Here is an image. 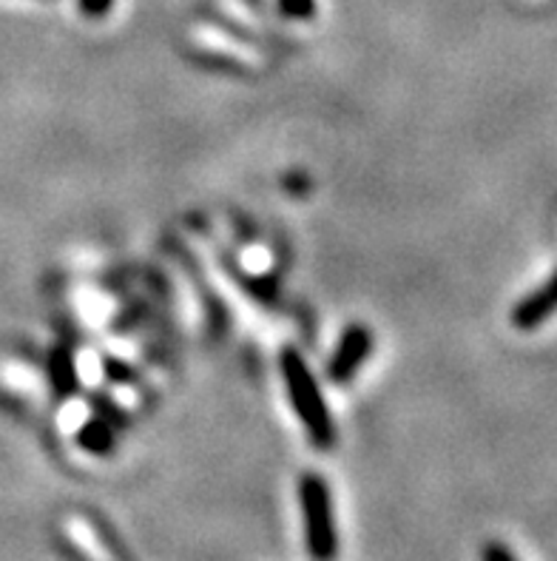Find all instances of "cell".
Returning a JSON list of instances; mask_svg holds the SVG:
<instances>
[{"label": "cell", "mask_w": 557, "mask_h": 561, "mask_svg": "<svg viewBox=\"0 0 557 561\" xmlns=\"http://www.w3.org/2000/svg\"><path fill=\"white\" fill-rule=\"evenodd\" d=\"M282 377L285 385H288L293 411H297L299 422L307 431V439L318 450H330L336 445V425H333V416L325 405V397L318 391V382L313 379L311 368L304 365L297 351H285L282 354Z\"/></svg>", "instance_id": "cell-1"}, {"label": "cell", "mask_w": 557, "mask_h": 561, "mask_svg": "<svg viewBox=\"0 0 557 561\" xmlns=\"http://www.w3.org/2000/svg\"><path fill=\"white\" fill-rule=\"evenodd\" d=\"M299 505H302L304 541L313 561H333L339 553V534L333 516L330 491L318 473H304L299 482Z\"/></svg>", "instance_id": "cell-2"}, {"label": "cell", "mask_w": 557, "mask_h": 561, "mask_svg": "<svg viewBox=\"0 0 557 561\" xmlns=\"http://www.w3.org/2000/svg\"><path fill=\"white\" fill-rule=\"evenodd\" d=\"M370 348H373V336H370L368 328L353 325L347 328L345 336H341L339 348L330 356V365H327V377L333 382H350V379L359 374V368L364 365V359L370 356Z\"/></svg>", "instance_id": "cell-3"}, {"label": "cell", "mask_w": 557, "mask_h": 561, "mask_svg": "<svg viewBox=\"0 0 557 561\" xmlns=\"http://www.w3.org/2000/svg\"><path fill=\"white\" fill-rule=\"evenodd\" d=\"M555 308H557V274L544 285V288H541V291H535L532 297L523 299L521 306L515 308V313H512V322H515L518 328H535L541 325V322L555 311Z\"/></svg>", "instance_id": "cell-4"}, {"label": "cell", "mask_w": 557, "mask_h": 561, "mask_svg": "<svg viewBox=\"0 0 557 561\" xmlns=\"http://www.w3.org/2000/svg\"><path fill=\"white\" fill-rule=\"evenodd\" d=\"M279 7L290 18H311L313 14V0H279Z\"/></svg>", "instance_id": "cell-5"}, {"label": "cell", "mask_w": 557, "mask_h": 561, "mask_svg": "<svg viewBox=\"0 0 557 561\" xmlns=\"http://www.w3.org/2000/svg\"><path fill=\"white\" fill-rule=\"evenodd\" d=\"M80 12L89 14V18H103V14L112 12L114 0H78Z\"/></svg>", "instance_id": "cell-6"}, {"label": "cell", "mask_w": 557, "mask_h": 561, "mask_svg": "<svg viewBox=\"0 0 557 561\" xmlns=\"http://www.w3.org/2000/svg\"><path fill=\"white\" fill-rule=\"evenodd\" d=\"M484 561H518V559L509 553L503 545H498V541H489V545H484Z\"/></svg>", "instance_id": "cell-7"}]
</instances>
